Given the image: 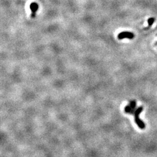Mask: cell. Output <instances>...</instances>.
<instances>
[{"label": "cell", "instance_id": "3", "mask_svg": "<svg viewBox=\"0 0 157 157\" xmlns=\"http://www.w3.org/2000/svg\"><path fill=\"white\" fill-rule=\"evenodd\" d=\"M134 37V34L131 32H121L118 36V38L119 40H122L126 38H127L129 39H133Z\"/></svg>", "mask_w": 157, "mask_h": 157}, {"label": "cell", "instance_id": "2", "mask_svg": "<svg viewBox=\"0 0 157 157\" xmlns=\"http://www.w3.org/2000/svg\"><path fill=\"white\" fill-rule=\"evenodd\" d=\"M136 102L135 101H131L129 102V104L125 107V112L126 114H134V112L136 110Z\"/></svg>", "mask_w": 157, "mask_h": 157}, {"label": "cell", "instance_id": "4", "mask_svg": "<svg viewBox=\"0 0 157 157\" xmlns=\"http://www.w3.org/2000/svg\"><path fill=\"white\" fill-rule=\"evenodd\" d=\"M30 8V9L32 11V18H34L35 17V15H36V12L38 10V5L37 3H33L31 4Z\"/></svg>", "mask_w": 157, "mask_h": 157}, {"label": "cell", "instance_id": "5", "mask_svg": "<svg viewBox=\"0 0 157 157\" xmlns=\"http://www.w3.org/2000/svg\"><path fill=\"white\" fill-rule=\"evenodd\" d=\"M155 21V19L153 18H149L148 19V24L149 26H151L153 24L154 22Z\"/></svg>", "mask_w": 157, "mask_h": 157}, {"label": "cell", "instance_id": "1", "mask_svg": "<svg viewBox=\"0 0 157 157\" xmlns=\"http://www.w3.org/2000/svg\"><path fill=\"white\" fill-rule=\"evenodd\" d=\"M143 108L142 106H140L136 109V110L134 113L135 123L137 124V125L140 129H144L146 128L145 123L139 118V115L141 114L142 112L143 111Z\"/></svg>", "mask_w": 157, "mask_h": 157}]
</instances>
